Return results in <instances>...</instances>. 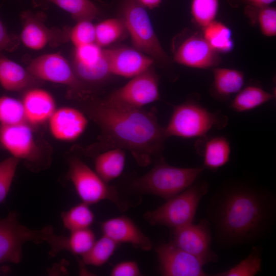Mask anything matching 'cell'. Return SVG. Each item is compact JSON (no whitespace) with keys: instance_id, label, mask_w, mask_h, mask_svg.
<instances>
[{"instance_id":"cell-6","label":"cell","mask_w":276,"mask_h":276,"mask_svg":"<svg viewBox=\"0 0 276 276\" xmlns=\"http://www.w3.org/2000/svg\"><path fill=\"white\" fill-rule=\"evenodd\" d=\"M227 122L225 116L212 112L196 102L187 101L174 107L165 133L167 138L204 137L213 128L224 127Z\"/></svg>"},{"instance_id":"cell-7","label":"cell","mask_w":276,"mask_h":276,"mask_svg":"<svg viewBox=\"0 0 276 276\" xmlns=\"http://www.w3.org/2000/svg\"><path fill=\"white\" fill-rule=\"evenodd\" d=\"M0 146L19 160L27 168L39 172L49 167L50 154L35 137L32 126L25 122L14 125L0 124Z\"/></svg>"},{"instance_id":"cell-42","label":"cell","mask_w":276,"mask_h":276,"mask_svg":"<svg viewBox=\"0 0 276 276\" xmlns=\"http://www.w3.org/2000/svg\"><path fill=\"white\" fill-rule=\"evenodd\" d=\"M162 0H139L144 6L149 8H153L157 7Z\"/></svg>"},{"instance_id":"cell-32","label":"cell","mask_w":276,"mask_h":276,"mask_svg":"<svg viewBox=\"0 0 276 276\" xmlns=\"http://www.w3.org/2000/svg\"><path fill=\"white\" fill-rule=\"evenodd\" d=\"M95 241V235L89 228L71 232L70 235L64 238V250L82 256L88 251Z\"/></svg>"},{"instance_id":"cell-29","label":"cell","mask_w":276,"mask_h":276,"mask_svg":"<svg viewBox=\"0 0 276 276\" xmlns=\"http://www.w3.org/2000/svg\"><path fill=\"white\" fill-rule=\"evenodd\" d=\"M261 252L253 246L247 257L228 269L214 274V276H254L261 271Z\"/></svg>"},{"instance_id":"cell-12","label":"cell","mask_w":276,"mask_h":276,"mask_svg":"<svg viewBox=\"0 0 276 276\" xmlns=\"http://www.w3.org/2000/svg\"><path fill=\"white\" fill-rule=\"evenodd\" d=\"M211 225L206 218L174 229L172 242L198 259L203 265L217 262L218 256L211 248Z\"/></svg>"},{"instance_id":"cell-35","label":"cell","mask_w":276,"mask_h":276,"mask_svg":"<svg viewBox=\"0 0 276 276\" xmlns=\"http://www.w3.org/2000/svg\"><path fill=\"white\" fill-rule=\"evenodd\" d=\"M254 14L250 16L252 20L257 22L261 33L267 37L276 35V10L273 7L266 6L261 8L254 7Z\"/></svg>"},{"instance_id":"cell-37","label":"cell","mask_w":276,"mask_h":276,"mask_svg":"<svg viewBox=\"0 0 276 276\" xmlns=\"http://www.w3.org/2000/svg\"><path fill=\"white\" fill-rule=\"evenodd\" d=\"M70 39L75 47L95 42V25L91 20L77 21L70 33Z\"/></svg>"},{"instance_id":"cell-2","label":"cell","mask_w":276,"mask_h":276,"mask_svg":"<svg viewBox=\"0 0 276 276\" xmlns=\"http://www.w3.org/2000/svg\"><path fill=\"white\" fill-rule=\"evenodd\" d=\"M81 99V110L101 131L98 142L90 148L93 152L121 148L129 151L142 167L159 157L167 137L154 110L124 107L87 96Z\"/></svg>"},{"instance_id":"cell-17","label":"cell","mask_w":276,"mask_h":276,"mask_svg":"<svg viewBox=\"0 0 276 276\" xmlns=\"http://www.w3.org/2000/svg\"><path fill=\"white\" fill-rule=\"evenodd\" d=\"M111 74L132 78L150 69L152 58L136 49L121 47L107 49Z\"/></svg>"},{"instance_id":"cell-16","label":"cell","mask_w":276,"mask_h":276,"mask_svg":"<svg viewBox=\"0 0 276 276\" xmlns=\"http://www.w3.org/2000/svg\"><path fill=\"white\" fill-rule=\"evenodd\" d=\"M104 235L119 244H131L136 248L148 251L152 248V243L129 217L121 216L105 220L101 224Z\"/></svg>"},{"instance_id":"cell-31","label":"cell","mask_w":276,"mask_h":276,"mask_svg":"<svg viewBox=\"0 0 276 276\" xmlns=\"http://www.w3.org/2000/svg\"><path fill=\"white\" fill-rule=\"evenodd\" d=\"M125 28L121 19L112 18L95 25V43L102 48L119 39Z\"/></svg>"},{"instance_id":"cell-9","label":"cell","mask_w":276,"mask_h":276,"mask_svg":"<svg viewBox=\"0 0 276 276\" xmlns=\"http://www.w3.org/2000/svg\"><path fill=\"white\" fill-rule=\"evenodd\" d=\"M132 44L140 52L150 56L162 64L168 63L163 49L145 9L137 3L128 1L124 5L121 19Z\"/></svg>"},{"instance_id":"cell-14","label":"cell","mask_w":276,"mask_h":276,"mask_svg":"<svg viewBox=\"0 0 276 276\" xmlns=\"http://www.w3.org/2000/svg\"><path fill=\"white\" fill-rule=\"evenodd\" d=\"M177 63L191 68H213L220 62L219 53L207 42L202 34L194 33L184 39L174 51Z\"/></svg>"},{"instance_id":"cell-1","label":"cell","mask_w":276,"mask_h":276,"mask_svg":"<svg viewBox=\"0 0 276 276\" xmlns=\"http://www.w3.org/2000/svg\"><path fill=\"white\" fill-rule=\"evenodd\" d=\"M206 214L221 246L255 243L267 237L274 228L276 196L246 184L227 186L211 196Z\"/></svg>"},{"instance_id":"cell-30","label":"cell","mask_w":276,"mask_h":276,"mask_svg":"<svg viewBox=\"0 0 276 276\" xmlns=\"http://www.w3.org/2000/svg\"><path fill=\"white\" fill-rule=\"evenodd\" d=\"M70 13L77 21L92 20L99 13L98 7L90 0H48Z\"/></svg>"},{"instance_id":"cell-38","label":"cell","mask_w":276,"mask_h":276,"mask_svg":"<svg viewBox=\"0 0 276 276\" xmlns=\"http://www.w3.org/2000/svg\"><path fill=\"white\" fill-rule=\"evenodd\" d=\"M74 61L89 63L97 60L102 54L103 49L95 42L75 47Z\"/></svg>"},{"instance_id":"cell-23","label":"cell","mask_w":276,"mask_h":276,"mask_svg":"<svg viewBox=\"0 0 276 276\" xmlns=\"http://www.w3.org/2000/svg\"><path fill=\"white\" fill-rule=\"evenodd\" d=\"M231 147L224 136L211 137L205 141L203 151V167L216 171L226 165L230 159Z\"/></svg>"},{"instance_id":"cell-20","label":"cell","mask_w":276,"mask_h":276,"mask_svg":"<svg viewBox=\"0 0 276 276\" xmlns=\"http://www.w3.org/2000/svg\"><path fill=\"white\" fill-rule=\"evenodd\" d=\"M40 81L17 63L0 53V85L6 90L21 91L34 86Z\"/></svg>"},{"instance_id":"cell-3","label":"cell","mask_w":276,"mask_h":276,"mask_svg":"<svg viewBox=\"0 0 276 276\" xmlns=\"http://www.w3.org/2000/svg\"><path fill=\"white\" fill-rule=\"evenodd\" d=\"M159 158L149 172L134 180L135 190L167 200L192 185L204 169L203 166L174 167L166 163L163 158Z\"/></svg>"},{"instance_id":"cell-18","label":"cell","mask_w":276,"mask_h":276,"mask_svg":"<svg viewBox=\"0 0 276 276\" xmlns=\"http://www.w3.org/2000/svg\"><path fill=\"white\" fill-rule=\"evenodd\" d=\"M21 102L26 122L31 126L48 121L56 109L53 96L49 91L37 87L26 90Z\"/></svg>"},{"instance_id":"cell-28","label":"cell","mask_w":276,"mask_h":276,"mask_svg":"<svg viewBox=\"0 0 276 276\" xmlns=\"http://www.w3.org/2000/svg\"><path fill=\"white\" fill-rule=\"evenodd\" d=\"M118 243L105 235L96 241L91 248L82 256L83 264L101 266L113 255Z\"/></svg>"},{"instance_id":"cell-21","label":"cell","mask_w":276,"mask_h":276,"mask_svg":"<svg viewBox=\"0 0 276 276\" xmlns=\"http://www.w3.org/2000/svg\"><path fill=\"white\" fill-rule=\"evenodd\" d=\"M212 93L214 96L224 100L238 93L244 83V75L240 71L222 67H213Z\"/></svg>"},{"instance_id":"cell-25","label":"cell","mask_w":276,"mask_h":276,"mask_svg":"<svg viewBox=\"0 0 276 276\" xmlns=\"http://www.w3.org/2000/svg\"><path fill=\"white\" fill-rule=\"evenodd\" d=\"M273 98V95L255 85L242 88L233 99L230 107L238 112L251 110Z\"/></svg>"},{"instance_id":"cell-10","label":"cell","mask_w":276,"mask_h":276,"mask_svg":"<svg viewBox=\"0 0 276 276\" xmlns=\"http://www.w3.org/2000/svg\"><path fill=\"white\" fill-rule=\"evenodd\" d=\"M27 69L40 81L66 85L81 99L86 96L83 84L77 78L71 65L60 53L38 56L31 61Z\"/></svg>"},{"instance_id":"cell-39","label":"cell","mask_w":276,"mask_h":276,"mask_svg":"<svg viewBox=\"0 0 276 276\" xmlns=\"http://www.w3.org/2000/svg\"><path fill=\"white\" fill-rule=\"evenodd\" d=\"M111 276H139L141 272L137 263L134 261H125L117 264L111 269Z\"/></svg>"},{"instance_id":"cell-8","label":"cell","mask_w":276,"mask_h":276,"mask_svg":"<svg viewBox=\"0 0 276 276\" xmlns=\"http://www.w3.org/2000/svg\"><path fill=\"white\" fill-rule=\"evenodd\" d=\"M67 179L73 183L82 202L88 205L107 200L121 211L128 204L120 198L116 189L103 180L100 176L77 156L68 159Z\"/></svg>"},{"instance_id":"cell-5","label":"cell","mask_w":276,"mask_h":276,"mask_svg":"<svg viewBox=\"0 0 276 276\" xmlns=\"http://www.w3.org/2000/svg\"><path fill=\"white\" fill-rule=\"evenodd\" d=\"M57 236L51 225L40 229H31L19 222L17 212H9L7 217L0 219V266L8 262L19 263L25 243L39 244L45 242L50 246Z\"/></svg>"},{"instance_id":"cell-19","label":"cell","mask_w":276,"mask_h":276,"mask_svg":"<svg viewBox=\"0 0 276 276\" xmlns=\"http://www.w3.org/2000/svg\"><path fill=\"white\" fill-rule=\"evenodd\" d=\"M21 17L23 27L20 39L26 47L39 50L53 40L55 35L54 31L45 26L42 21V14H35L28 11L23 12Z\"/></svg>"},{"instance_id":"cell-11","label":"cell","mask_w":276,"mask_h":276,"mask_svg":"<svg viewBox=\"0 0 276 276\" xmlns=\"http://www.w3.org/2000/svg\"><path fill=\"white\" fill-rule=\"evenodd\" d=\"M131 78L105 99L116 105L130 108H142L159 99L158 79L150 68Z\"/></svg>"},{"instance_id":"cell-41","label":"cell","mask_w":276,"mask_h":276,"mask_svg":"<svg viewBox=\"0 0 276 276\" xmlns=\"http://www.w3.org/2000/svg\"><path fill=\"white\" fill-rule=\"evenodd\" d=\"M250 6L256 8L269 6L275 0H242Z\"/></svg>"},{"instance_id":"cell-33","label":"cell","mask_w":276,"mask_h":276,"mask_svg":"<svg viewBox=\"0 0 276 276\" xmlns=\"http://www.w3.org/2000/svg\"><path fill=\"white\" fill-rule=\"evenodd\" d=\"M25 122H27L21 101L7 96L0 97V124Z\"/></svg>"},{"instance_id":"cell-36","label":"cell","mask_w":276,"mask_h":276,"mask_svg":"<svg viewBox=\"0 0 276 276\" xmlns=\"http://www.w3.org/2000/svg\"><path fill=\"white\" fill-rule=\"evenodd\" d=\"M19 162L11 156L0 162V203L9 192Z\"/></svg>"},{"instance_id":"cell-13","label":"cell","mask_w":276,"mask_h":276,"mask_svg":"<svg viewBox=\"0 0 276 276\" xmlns=\"http://www.w3.org/2000/svg\"><path fill=\"white\" fill-rule=\"evenodd\" d=\"M160 274L164 276H206L203 265L172 241L155 248Z\"/></svg>"},{"instance_id":"cell-27","label":"cell","mask_w":276,"mask_h":276,"mask_svg":"<svg viewBox=\"0 0 276 276\" xmlns=\"http://www.w3.org/2000/svg\"><path fill=\"white\" fill-rule=\"evenodd\" d=\"M89 205L82 202L63 212L61 218L65 228L70 232L89 228L94 222L95 216Z\"/></svg>"},{"instance_id":"cell-4","label":"cell","mask_w":276,"mask_h":276,"mask_svg":"<svg viewBox=\"0 0 276 276\" xmlns=\"http://www.w3.org/2000/svg\"><path fill=\"white\" fill-rule=\"evenodd\" d=\"M208 190L206 182L196 181L155 210L146 212L144 217L152 225H165L173 229L192 223L199 204Z\"/></svg>"},{"instance_id":"cell-24","label":"cell","mask_w":276,"mask_h":276,"mask_svg":"<svg viewBox=\"0 0 276 276\" xmlns=\"http://www.w3.org/2000/svg\"><path fill=\"white\" fill-rule=\"evenodd\" d=\"M77 78L83 82L98 83L105 80L110 74L107 49L95 61L82 63L73 61L71 65Z\"/></svg>"},{"instance_id":"cell-34","label":"cell","mask_w":276,"mask_h":276,"mask_svg":"<svg viewBox=\"0 0 276 276\" xmlns=\"http://www.w3.org/2000/svg\"><path fill=\"white\" fill-rule=\"evenodd\" d=\"M218 7V0H192L191 12L193 20L203 28L215 20Z\"/></svg>"},{"instance_id":"cell-26","label":"cell","mask_w":276,"mask_h":276,"mask_svg":"<svg viewBox=\"0 0 276 276\" xmlns=\"http://www.w3.org/2000/svg\"><path fill=\"white\" fill-rule=\"evenodd\" d=\"M202 29L203 37L216 52L227 53L233 50L232 32L224 24L215 20Z\"/></svg>"},{"instance_id":"cell-22","label":"cell","mask_w":276,"mask_h":276,"mask_svg":"<svg viewBox=\"0 0 276 276\" xmlns=\"http://www.w3.org/2000/svg\"><path fill=\"white\" fill-rule=\"evenodd\" d=\"M126 160L125 150L115 148L102 151L96 155L94 163L96 172L109 183L123 172Z\"/></svg>"},{"instance_id":"cell-15","label":"cell","mask_w":276,"mask_h":276,"mask_svg":"<svg viewBox=\"0 0 276 276\" xmlns=\"http://www.w3.org/2000/svg\"><path fill=\"white\" fill-rule=\"evenodd\" d=\"M48 123L50 133L55 139L71 142L83 133L88 125V119L82 110L64 106L56 109Z\"/></svg>"},{"instance_id":"cell-40","label":"cell","mask_w":276,"mask_h":276,"mask_svg":"<svg viewBox=\"0 0 276 276\" xmlns=\"http://www.w3.org/2000/svg\"><path fill=\"white\" fill-rule=\"evenodd\" d=\"M18 44L17 38L10 35L0 19V53L3 50L12 51Z\"/></svg>"}]
</instances>
